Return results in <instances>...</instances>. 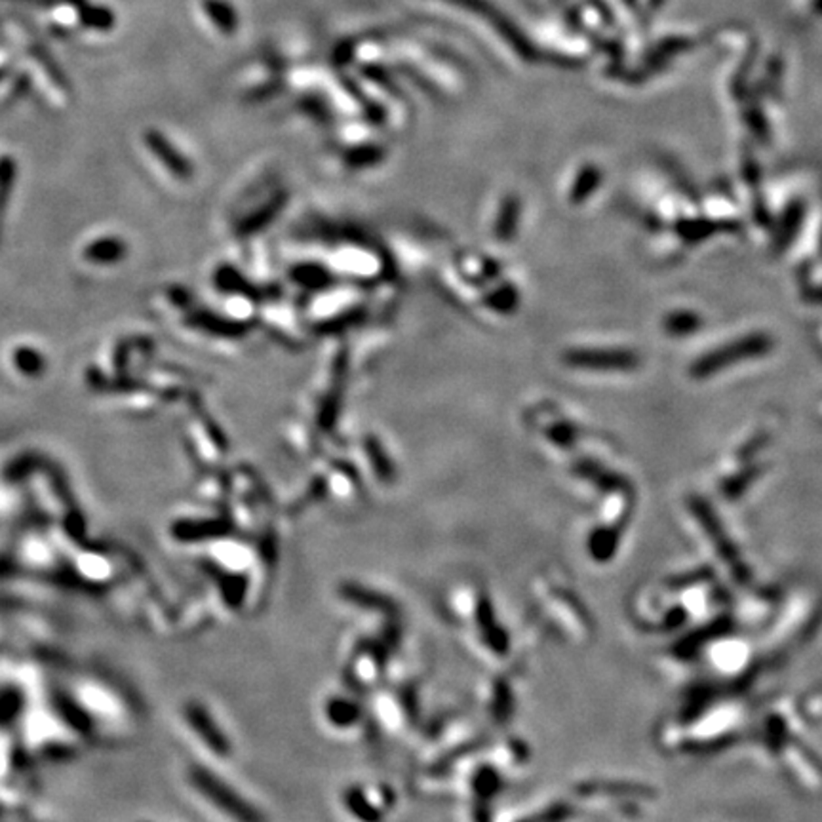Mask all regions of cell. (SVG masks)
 I'll return each mask as SVG.
<instances>
[{"label":"cell","instance_id":"7","mask_svg":"<svg viewBox=\"0 0 822 822\" xmlns=\"http://www.w3.org/2000/svg\"><path fill=\"white\" fill-rule=\"evenodd\" d=\"M345 806L362 822H381L383 820V813L376 806L369 804L367 798L362 794L360 788H348L345 792Z\"/></svg>","mask_w":822,"mask_h":822},{"label":"cell","instance_id":"5","mask_svg":"<svg viewBox=\"0 0 822 822\" xmlns=\"http://www.w3.org/2000/svg\"><path fill=\"white\" fill-rule=\"evenodd\" d=\"M572 362L581 364L582 367H605V369H622L634 366V357L624 355V352H581L575 355Z\"/></svg>","mask_w":822,"mask_h":822},{"label":"cell","instance_id":"3","mask_svg":"<svg viewBox=\"0 0 822 822\" xmlns=\"http://www.w3.org/2000/svg\"><path fill=\"white\" fill-rule=\"evenodd\" d=\"M763 339L759 338H754V339H747V341H740L737 343L733 348H726V350H721L718 352V355L714 357H709V358H704L702 362H699L697 366V371L699 374H710V371L721 367L723 364H728L729 360H739V358H749L752 355H758V352H763Z\"/></svg>","mask_w":822,"mask_h":822},{"label":"cell","instance_id":"4","mask_svg":"<svg viewBox=\"0 0 822 822\" xmlns=\"http://www.w3.org/2000/svg\"><path fill=\"white\" fill-rule=\"evenodd\" d=\"M452 3H455V5L463 6V8H468V10H475L478 14H484L485 17L492 19V24L508 38V43H511L522 54H527V46H525V43L522 41V38L518 36V33L511 25H506L503 22V15H499L495 10H492V6L487 5V0H452Z\"/></svg>","mask_w":822,"mask_h":822},{"label":"cell","instance_id":"9","mask_svg":"<svg viewBox=\"0 0 822 822\" xmlns=\"http://www.w3.org/2000/svg\"><path fill=\"white\" fill-rule=\"evenodd\" d=\"M204 8L208 15L213 19V24L223 33H232L237 29V14H234V10L229 5L221 3V0H206Z\"/></svg>","mask_w":822,"mask_h":822},{"label":"cell","instance_id":"2","mask_svg":"<svg viewBox=\"0 0 822 822\" xmlns=\"http://www.w3.org/2000/svg\"><path fill=\"white\" fill-rule=\"evenodd\" d=\"M185 716H187V721L191 723V728L194 729V733H197L206 742V747L211 752H215L218 756H227L230 752L229 740L225 739L221 729L215 726V721L211 719V716L206 712L204 707H201V704H197V702H191V704H187Z\"/></svg>","mask_w":822,"mask_h":822},{"label":"cell","instance_id":"6","mask_svg":"<svg viewBox=\"0 0 822 822\" xmlns=\"http://www.w3.org/2000/svg\"><path fill=\"white\" fill-rule=\"evenodd\" d=\"M341 596L352 603H357V605H364V608L367 610H377V612H388V613H393L396 612L395 610V603L390 602L388 598L377 594V592H371V591H366L362 589V586H357V584H345L343 589H341Z\"/></svg>","mask_w":822,"mask_h":822},{"label":"cell","instance_id":"8","mask_svg":"<svg viewBox=\"0 0 822 822\" xmlns=\"http://www.w3.org/2000/svg\"><path fill=\"white\" fill-rule=\"evenodd\" d=\"M326 712L329 721L338 728H348L352 723H357L360 718V709L357 704L345 699H331Z\"/></svg>","mask_w":822,"mask_h":822},{"label":"cell","instance_id":"1","mask_svg":"<svg viewBox=\"0 0 822 822\" xmlns=\"http://www.w3.org/2000/svg\"><path fill=\"white\" fill-rule=\"evenodd\" d=\"M191 780L204 798H208L213 806H218L220 811L237 822H265L263 815L258 809H253V806H250L244 798H240L210 771L194 768L191 771Z\"/></svg>","mask_w":822,"mask_h":822}]
</instances>
